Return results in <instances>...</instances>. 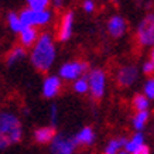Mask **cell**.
Returning a JSON list of instances; mask_svg holds the SVG:
<instances>
[{
    "label": "cell",
    "instance_id": "1",
    "mask_svg": "<svg viewBox=\"0 0 154 154\" xmlns=\"http://www.w3.org/2000/svg\"><path fill=\"white\" fill-rule=\"evenodd\" d=\"M57 58V48L51 34L44 33L34 44L30 54V61L33 66L40 72H48L52 68Z\"/></svg>",
    "mask_w": 154,
    "mask_h": 154
},
{
    "label": "cell",
    "instance_id": "2",
    "mask_svg": "<svg viewBox=\"0 0 154 154\" xmlns=\"http://www.w3.org/2000/svg\"><path fill=\"white\" fill-rule=\"evenodd\" d=\"M23 137V126L20 117L13 112H0V150L9 149Z\"/></svg>",
    "mask_w": 154,
    "mask_h": 154
},
{
    "label": "cell",
    "instance_id": "3",
    "mask_svg": "<svg viewBox=\"0 0 154 154\" xmlns=\"http://www.w3.org/2000/svg\"><path fill=\"white\" fill-rule=\"evenodd\" d=\"M20 20L24 27H44L47 24L51 23L52 20V13L50 10H44V11H35L31 9H24L20 13Z\"/></svg>",
    "mask_w": 154,
    "mask_h": 154
},
{
    "label": "cell",
    "instance_id": "4",
    "mask_svg": "<svg viewBox=\"0 0 154 154\" xmlns=\"http://www.w3.org/2000/svg\"><path fill=\"white\" fill-rule=\"evenodd\" d=\"M86 71H88V64L84 61H68L61 65L60 71H58V76L61 79L75 82L76 79L85 76L84 74Z\"/></svg>",
    "mask_w": 154,
    "mask_h": 154
},
{
    "label": "cell",
    "instance_id": "5",
    "mask_svg": "<svg viewBox=\"0 0 154 154\" xmlns=\"http://www.w3.org/2000/svg\"><path fill=\"white\" fill-rule=\"evenodd\" d=\"M89 94L94 99H100L106 92V74L102 69H92L88 72Z\"/></svg>",
    "mask_w": 154,
    "mask_h": 154
},
{
    "label": "cell",
    "instance_id": "6",
    "mask_svg": "<svg viewBox=\"0 0 154 154\" xmlns=\"http://www.w3.org/2000/svg\"><path fill=\"white\" fill-rule=\"evenodd\" d=\"M137 41L143 47H154V14H149L137 26Z\"/></svg>",
    "mask_w": 154,
    "mask_h": 154
},
{
    "label": "cell",
    "instance_id": "7",
    "mask_svg": "<svg viewBox=\"0 0 154 154\" xmlns=\"http://www.w3.org/2000/svg\"><path fill=\"white\" fill-rule=\"evenodd\" d=\"M76 149L74 137L64 134H57L54 140L50 143V153L51 154H74Z\"/></svg>",
    "mask_w": 154,
    "mask_h": 154
},
{
    "label": "cell",
    "instance_id": "8",
    "mask_svg": "<svg viewBox=\"0 0 154 154\" xmlns=\"http://www.w3.org/2000/svg\"><path fill=\"white\" fill-rule=\"evenodd\" d=\"M137 78H139V69L134 65H125L119 68L116 72V81L122 88L131 86L137 81Z\"/></svg>",
    "mask_w": 154,
    "mask_h": 154
},
{
    "label": "cell",
    "instance_id": "9",
    "mask_svg": "<svg viewBox=\"0 0 154 154\" xmlns=\"http://www.w3.org/2000/svg\"><path fill=\"white\" fill-rule=\"evenodd\" d=\"M74 33V11H65L61 17L60 28H58V38L60 41H68Z\"/></svg>",
    "mask_w": 154,
    "mask_h": 154
},
{
    "label": "cell",
    "instance_id": "10",
    "mask_svg": "<svg viewBox=\"0 0 154 154\" xmlns=\"http://www.w3.org/2000/svg\"><path fill=\"white\" fill-rule=\"evenodd\" d=\"M61 88H62V84H61V78L58 75H50L47 76L44 82H42V86H41V92H42V96L47 99H51V98H55L57 95L60 94Z\"/></svg>",
    "mask_w": 154,
    "mask_h": 154
},
{
    "label": "cell",
    "instance_id": "11",
    "mask_svg": "<svg viewBox=\"0 0 154 154\" xmlns=\"http://www.w3.org/2000/svg\"><path fill=\"white\" fill-rule=\"evenodd\" d=\"M127 30L126 20L122 16H112L109 21H107V33L110 34L113 38H120L122 35H125Z\"/></svg>",
    "mask_w": 154,
    "mask_h": 154
},
{
    "label": "cell",
    "instance_id": "12",
    "mask_svg": "<svg viewBox=\"0 0 154 154\" xmlns=\"http://www.w3.org/2000/svg\"><path fill=\"white\" fill-rule=\"evenodd\" d=\"M40 34L38 30L34 27H24L23 31L20 33V45L24 48H33L34 44L38 41Z\"/></svg>",
    "mask_w": 154,
    "mask_h": 154
},
{
    "label": "cell",
    "instance_id": "13",
    "mask_svg": "<svg viewBox=\"0 0 154 154\" xmlns=\"http://www.w3.org/2000/svg\"><path fill=\"white\" fill-rule=\"evenodd\" d=\"M95 139H96V136H95L94 129L89 126L82 127L74 136V140L76 143V146H92L95 143Z\"/></svg>",
    "mask_w": 154,
    "mask_h": 154
},
{
    "label": "cell",
    "instance_id": "14",
    "mask_svg": "<svg viewBox=\"0 0 154 154\" xmlns=\"http://www.w3.org/2000/svg\"><path fill=\"white\" fill-rule=\"evenodd\" d=\"M55 127L54 126H42L38 127L37 130L34 131V140L37 141L38 144H47L51 143L55 137Z\"/></svg>",
    "mask_w": 154,
    "mask_h": 154
},
{
    "label": "cell",
    "instance_id": "15",
    "mask_svg": "<svg viewBox=\"0 0 154 154\" xmlns=\"http://www.w3.org/2000/svg\"><path fill=\"white\" fill-rule=\"evenodd\" d=\"M144 144H146L144 134H143L141 131H136L130 139H127V143H126V146H125V151L133 154L134 151H137L141 146H144Z\"/></svg>",
    "mask_w": 154,
    "mask_h": 154
},
{
    "label": "cell",
    "instance_id": "16",
    "mask_svg": "<svg viewBox=\"0 0 154 154\" xmlns=\"http://www.w3.org/2000/svg\"><path fill=\"white\" fill-rule=\"evenodd\" d=\"M127 143L126 137H117V139H110L106 143L105 149H103V154H119L122 149H125V146Z\"/></svg>",
    "mask_w": 154,
    "mask_h": 154
},
{
    "label": "cell",
    "instance_id": "17",
    "mask_svg": "<svg viewBox=\"0 0 154 154\" xmlns=\"http://www.w3.org/2000/svg\"><path fill=\"white\" fill-rule=\"evenodd\" d=\"M26 58V48L23 45H17L14 47L11 51L7 54V58H6V64L9 66H13L14 64H17L19 61L24 60Z\"/></svg>",
    "mask_w": 154,
    "mask_h": 154
},
{
    "label": "cell",
    "instance_id": "18",
    "mask_svg": "<svg viewBox=\"0 0 154 154\" xmlns=\"http://www.w3.org/2000/svg\"><path fill=\"white\" fill-rule=\"evenodd\" d=\"M150 113L149 110H143V112H136V115L131 119V125L134 127L136 131H141L146 127L147 122H149Z\"/></svg>",
    "mask_w": 154,
    "mask_h": 154
},
{
    "label": "cell",
    "instance_id": "19",
    "mask_svg": "<svg viewBox=\"0 0 154 154\" xmlns=\"http://www.w3.org/2000/svg\"><path fill=\"white\" fill-rule=\"evenodd\" d=\"M7 24H9L10 30L13 33L20 34L23 31V24H21V20H20V14L14 13V11H10L7 14Z\"/></svg>",
    "mask_w": 154,
    "mask_h": 154
},
{
    "label": "cell",
    "instance_id": "20",
    "mask_svg": "<svg viewBox=\"0 0 154 154\" xmlns=\"http://www.w3.org/2000/svg\"><path fill=\"white\" fill-rule=\"evenodd\" d=\"M133 107L136 109V112H143V110H149L150 107V99L146 96L144 94H137L133 98Z\"/></svg>",
    "mask_w": 154,
    "mask_h": 154
},
{
    "label": "cell",
    "instance_id": "21",
    "mask_svg": "<svg viewBox=\"0 0 154 154\" xmlns=\"http://www.w3.org/2000/svg\"><path fill=\"white\" fill-rule=\"evenodd\" d=\"M72 88H74V91L76 92V94H79V95H85L86 92H89L88 76L85 75V76L79 78V79H76L74 82V85H72Z\"/></svg>",
    "mask_w": 154,
    "mask_h": 154
},
{
    "label": "cell",
    "instance_id": "22",
    "mask_svg": "<svg viewBox=\"0 0 154 154\" xmlns=\"http://www.w3.org/2000/svg\"><path fill=\"white\" fill-rule=\"evenodd\" d=\"M28 9L35 11H44L48 10V6L51 5V0H27Z\"/></svg>",
    "mask_w": 154,
    "mask_h": 154
},
{
    "label": "cell",
    "instance_id": "23",
    "mask_svg": "<svg viewBox=\"0 0 154 154\" xmlns=\"http://www.w3.org/2000/svg\"><path fill=\"white\" fill-rule=\"evenodd\" d=\"M143 94L150 100H154V78H149V79L146 81L144 88H143Z\"/></svg>",
    "mask_w": 154,
    "mask_h": 154
},
{
    "label": "cell",
    "instance_id": "24",
    "mask_svg": "<svg viewBox=\"0 0 154 154\" xmlns=\"http://www.w3.org/2000/svg\"><path fill=\"white\" fill-rule=\"evenodd\" d=\"M143 72L146 75H154V61L149 60L143 64Z\"/></svg>",
    "mask_w": 154,
    "mask_h": 154
},
{
    "label": "cell",
    "instance_id": "25",
    "mask_svg": "<svg viewBox=\"0 0 154 154\" xmlns=\"http://www.w3.org/2000/svg\"><path fill=\"white\" fill-rule=\"evenodd\" d=\"M50 120H51L52 126L55 127L57 122H58V107H57V105H52L51 109H50Z\"/></svg>",
    "mask_w": 154,
    "mask_h": 154
},
{
    "label": "cell",
    "instance_id": "26",
    "mask_svg": "<svg viewBox=\"0 0 154 154\" xmlns=\"http://www.w3.org/2000/svg\"><path fill=\"white\" fill-rule=\"evenodd\" d=\"M82 7L86 13H94L95 11V0H84Z\"/></svg>",
    "mask_w": 154,
    "mask_h": 154
},
{
    "label": "cell",
    "instance_id": "27",
    "mask_svg": "<svg viewBox=\"0 0 154 154\" xmlns=\"http://www.w3.org/2000/svg\"><path fill=\"white\" fill-rule=\"evenodd\" d=\"M51 3L54 5L55 9H61V7H64L66 3V0H51Z\"/></svg>",
    "mask_w": 154,
    "mask_h": 154
},
{
    "label": "cell",
    "instance_id": "28",
    "mask_svg": "<svg viewBox=\"0 0 154 154\" xmlns=\"http://www.w3.org/2000/svg\"><path fill=\"white\" fill-rule=\"evenodd\" d=\"M133 154H150V149H149V146H141L140 149L137 150V151H134Z\"/></svg>",
    "mask_w": 154,
    "mask_h": 154
},
{
    "label": "cell",
    "instance_id": "29",
    "mask_svg": "<svg viewBox=\"0 0 154 154\" xmlns=\"http://www.w3.org/2000/svg\"><path fill=\"white\" fill-rule=\"evenodd\" d=\"M150 60H153V61H154V47L151 48V52H150Z\"/></svg>",
    "mask_w": 154,
    "mask_h": 154
},
{
    "label": "cell",
    "instance_id": "30",
    "mask_svg": "<svg viewBox=\"0 0 154 154\" xmlns=\"http://www.w3.org/2000/svg\"><path fill=\"white\" fill-rule=\"evenodd\" d=\"M119 154H130V153H127V151H125V150H122V151H120Z\"/></svg>",
    "mask_w": 154,
    "mask_h": 154
},
{
    "label": "cell",
    "instance_id": "31",
    "mask_svg": "<svg viewBox=\"0 0 154 154\" xmlns=\"http://www.w3.org/2000/svg\"><path fill=\"white\" fill-rule=\"evenodd\" d=\"M115 2H116V0H115Z\"/></svg>",
    "mask_w": 154,
    "mask_h": 154
}]
</instances>
